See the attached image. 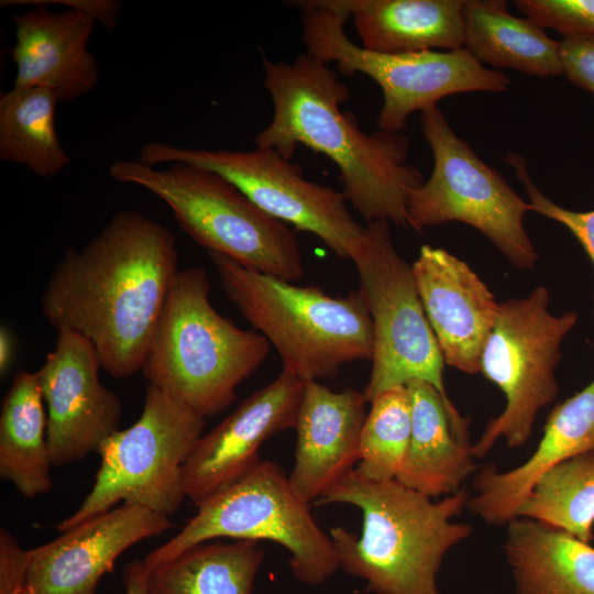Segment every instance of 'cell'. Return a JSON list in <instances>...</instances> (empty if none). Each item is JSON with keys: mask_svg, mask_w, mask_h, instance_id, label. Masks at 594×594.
Here are the masks:
<instances>
[{"mask_svg": "<svg viewBox=\"0 0 594 594\" xmlns=\"http://www.w3.org/2000/svg\"><path fill=\"white\" fill-rule=\"evenodd\" d=\"M14 340L7 327H1L0 330V373L6 374L11 367L14 359Z\"/></svg>", "mask_w": 594, "mask_h": 594, "instance_id": "36", "label": "cell"}, {"mask_svg": "<svg viewBox=\"0 0 594 594\" xmlns=\"http://www.w3.org/2000/svg\"><path fill=\"white\" fill-rule=\"evenodd\" d=\"M139 161L148 166L183 162L210 169L260 209L297 231L318 237L337 256L356 253L365 227L352 217L342 191L305 178L301 167L272 148L206 150L150 142Z\"/></svg>", "mask_w": 594, "mask_h": 594, "instance_id": "13", "label": "cell"}, {"mask_svg": "<svg viewBox=\"0 0 594 594\" xmlns=\"http://www.w3.org/2000/svg\"><path fill=\"white\" fill-rule=\"evenodd\" d=\"M514 4L544 30L594 43V0H515Z\"/></svg>", "mask_w": 594, "mask_h": 594, "instance_id": "30", "label": "cell"}, {"mask_svg": "<svg viewBox=\"0 0 594 594\" xmlns=\"http://www.w3.org/2000/svg\"><path fill=\"white\" fill-rule=\"evenodd\" d=\"M16 3L36 8L13 16L14 86L47 88L59 102H72L91 91L100 78L97 61L88 50L97 20L78 9L51 11L37 1L4 0L1 7Z\"/></svg>", "mask_w": 594, "mask_h": 594, "instance_id": "18", "label": "cell"}, {"mask_svg": "<svg viewBox=\"0 0 594 594\" xmlns=\"http://www.w3.org/2000/svg\"><path fill=\"white\" fill-rule=\"evenodd\" d=\"M109 176L162 199L179 228L208 253L288 282L302 277L295 230L260 209L221 175L183 162L157 169L139 160H117Z\"/></svg>", "mask_w": 594, "mask_h": 594, "instance_id": "6", "label": "cell"}, {"mask_svg": "<svg viewBox=\"0 0 594 594\" xmlns=\"http://www.w3.org/2000/svg\"><path fill=\"white\" fill-rule=\"evenodd\" d=\"M223 292L276 349L283 369L304 382L333 377L346 363L372 360L373 322L362 293L331 297L208 253Z\"/></svg>", "mask_w": 594, "mask_h": 594, "instance_id": "5", "label": "cell"}, {"mask_svg": "<svg viewBox=\"0 0 594 594\" xmlns=\"http://www.w3.org/2000/svg\"><path fill=\"white\" fill-rule=\"evenodd\" d=\"M470 494L461 488L440 501L397 480L371 481L355 469L327 491L319 504L359 508L358 536L343 527L330 530L339 566L363 579L374 594H440L437 574L450 549L470 537L473 527L455 522Z\"/></svg>", "mask_w": 594, "mask_h": 594, "instance_id": "3", "label": "cell"}, {"mask_svg": "<svg viewBox=\"0 0 594 594\" xmlns=\"http://www.w3.org/2000/svg\"><path fill=\"white\" fill-rule=\"evenodd\" d=\"M352 18L361 46L383 54L463 47L465 0H330Z\"/></svg>", "mask_w": 594, "mask_h": 594, "instance_id": "22", "label": "cell"}, {"mask_svg": "<svg viewBox=\"0 0 594 594\" xmlns=\"http://www.w3.org/2000/svg\"><path fill=\"white\" fill-rule=\"evenodd\" d=\"M56 95L47 88L14 86L0 97V158L40 177L61 173L70 160L55 128Z\"/></svg>", "mask_w": 594, "mask_h": 594, "instance_id": "27", "label": "cell"}, {"mask_svg": "<svg viewBox=\"0 0 594 594\" xmlns=\"http://www.w3.org/2000/svg\"><path fill=\"white\" fill-rule=\"evenodd\" d=\"M406 387L411 431L396 480L431 498L452 495L475 470L470 420L430 383L413 380Z\"/></svg>", "mask_w": 594, "mask_h": 594, "instance_id": "21", "label": "cell"}, {"mask_svg": "<svg viewBox=\"0 0 594 594\" xmlns=\"http://www.w3.org/2000/svg\"><path fill=\"white\" fill-rule=\"evenodd\" d=\"M172 526L165 515L123 503L31 549L23 594H96L125 550Z\"/></svg>", "mask_w": 594, "mask_h": 594, "instance_id": "16", "label": "cell"}, {"mask_svg": "<svg viewBox=\"0 0 594 594\" xmlns=\"http://www.w3.org/2000/svg\"><path fill=\"white\" fill-rule=\"evenodd\" d=\"M360 437L355 472L371 481L396 480L410 440L411 403L404 386L389 388L371 403Z\"/></svg>", "mask_w": 594, "mask_h": 594, "instance_id": "29", "label": "cell"}, {"mask_svg": "<svg viewBox=\"0 0 594 594\" xmlns=\"http://www.w3.org/2000/svg\"><path fill=\"white\" fill-rule=\"evenodd\" d=\"M366 404L363 393L352 388L333 392L316 381L305 382L288 480L307 504L318 502L359 463Z\"/></svg>", "mask_w": 594, "mask_h": 594, "instance_id": "19", "label": "cell"}, {"mask_svg": "<svg viewBox=\"0 0 594 594\" xmlns=\"http://www.w3.org/2000/svg\"><path fill=\"white\" fill-rule=\"evenodd\" d=\"M36 372H18L2 399L0 476L26 498L51 491L47 414Z\"/></svg>", "mask_w": 594, "mask_h": 594, "instance_id": "25", "label": "cell"}, {"mask_svg": "<svg viewBox=\"0 0 594 594\" xmlns=\"http://www.w3.org/2000/svg\"><path fill=\"white\" fill-rule=\"evenodd\" d=\"M504 553L518 594H594V548L571 534L517 516Z\"/></svg>", "mask_w": 594, "mask_h": 594, "instance_id": "23", "label": "cell"}, {"mask_svg": "<svg viewBox=\"0 0 594 594\" xmlns=\"http://www.w3.org/2000/svg\"><path fill=\"white\" fill-rule=\"evenodd\" d=\"M178 271L174 234L144 213L121 210L57 262L42 314L57 330L88 339L112 377L129 378L142 371Z\"/></svg>", "mask_w": 594, "mask_h": 594, "instance_id": "1", "label": "cell"}, {"mask_svg": "<svg viewBox=\"0 0 594 594\" xmlns=\"http://www.w3.org/2000/svg\"><path fill=\"white\" fill-rule=\"evenodd\" d=\"M263 558L257 541H208L147 570V583L152 594H252Z\"/></svg>", "mask_w": 594, "mask_h": 594, "instance_id": "26", "label": "cell"}, {"mask_svg": "<svg viewBox=\"0 0 594 594\" xmlns=\"http://www.w3.org/2000/svg\"><path fill=\"white\" fill-rule=\"evenodd\" d=\"M304 388L302 380L283 369L201 436L183 468L186 497L198 506L253 470L261 462V446L295 427Z\"/></svg>", "mask_w": 594, "mask_h": 594, "instance_id": "15", "label": "cell"}, {"mask_svg": "<svg viewBox=\"0 0 594 594\" xmlns=\"http://www.w3.org/2000/svg\"><path fill=\"white\" fill-rule=\"evenodd\" d=\"M420 125L433 168L409 195L408 228L421 233L463 222L485 235L516 268H534L539 254L524 224L529 204L454 133L438 106L421 112Z\"/></svg>", "mask_w": 594, "mask_h": 594, "instance_id": "9", "label": "cell"}, {"mask_svg": "<svg viewBox=\"0 0 594 594\" xmlns=\"http://www.w3.org/2000/svg\"><path fill=\"white\" fill-rule=\"evenodd\" d=\"M209 295L204 267L178 271L141 371L148 385L205 418L235 400L237 387L270 352L263 334L221 316Z\"/></svg>", "mask_w": 594, "mask_h": 594, "instance_id": "4", "label": "cell"}, {"mask_svg": "<svg viewBox=\"0 0 594 594\" xmlns=\"http://www.w3.org/2000/svg\"><path fill=\"white\" fill-rule=\"evenodd\" d=\"M352 262L373 322L372 371L363 391L366 402L413 380L428 382L448 394L442 353L426 317L413 267L394 245L389 222L366 224Z\"/></svg>", "mask_w": 594, "mask_h": 594, "instance_id": "12", "label": "cell"}, {"mask_svg": "<svg viewBox=\"0 0 594 594\" xmlns=\"http://www.w3.org/2000/svg\"><path fill=\"white\" fill-rule=\"evenodd\" d=\"M504 161L513 167L516 177L522 184L529 197L530 211L565 227L580 242L594 267V209L574 211L557 205L534 184L528 173L527 163L521 155L509 152L505 155Z\"/></svg>", "mask_w": 594, "mask_h": 594, "instance_id": "31", "label": "cell"}, {"mask_svg": "<svg viewBox=\"0 0 594 594\" xmlns=\"http://www.w3.org/2000/svg\"><path fill=\"white\" fill-rule=\"evenodd\" d=\"M560 55L562 75L573 85L594 95V43L562 38Z\"/></svg>", "mask_w": 594, "mask_h": 594, "instance_id": "33", "label": "cell"}, {"mask_svg": "<svg viewBox=\"0 0 594 594\" xmlns=\"http://www.w3.org/2000/svg\"><path fill=\"white\" fill-rule=\"evenodd\" d=\"M300 8L301 40L307 54L327 64L334 63L344 76L363 74L383 94L377 114L378 130L400 133L409 117L425 111L452 95L499 94L509 89L505 73L484 66L464 47L454 51H426L408 54L371 52L354 44L345 34L349 15L330 0L293 1Z\"/></svg>", "mask_w": 594, "mask_h": 594, "instance_id": "7", "label": "cell"}, {"mask_svg": "<svg viewBox=\"0 0 594 594\" xmlns=\"http://www.w3.org/2000/svg\"><path fill=\"white\" fill-rule=\"evenodd\" d=\"M463 47L483 65L541 78L562 75L561 41L510 14L505 0L464 1Z\"/></svg>", "mask_w": 594, "mask_h": 594, "instance_id": "24", "label": "cell"}, {"mask_svg": "<svg viewBox=\"0 0 594 594\" xmlns=\"http://www.w3.org/2000/svg\"><path fill=\"white\" fill-rule=\"evenodd\" d=\"M411 267L444 363L480 373L499 306L493 293L468 263L441 248L422 245Z\"/></svg>", "mask_w": 594, "mask_h": 594, "instance_id": "17", "label": "cell"}, {"mask_svg": "<svg viewBox=\"0 0 594 594\" xmlns=\"http://www.w3.org/2000/svg\"><path fill=\"white\" fill-rule=\"evenodd\" d=\"M204 429L205 417L147 384L141 416L102 443L92 488L57 531L103 514L119 502L169 517L186 497L183 468Z\"/></svg>", "mask_w": 594, "mask_h": 594, "instance_id": "10", "label": "cell"}, {"mask_svg": "<svg viewBox=\"0 0 594 594\" xmlns=\"http://www.w3.org/2000/svg\"><path fill=\"white\" fill-rule=\"evenodd\" d=\"M148 571L143 561H132L123 569L124 594H152L147 583Z\"/></svg>", "mask_w": 594, "mask_h": 594, "instance_id": "35", "label": "cell"}, {"mask_svg": "<svg viewBox=\"0 0 594 594\" xmlns=\"http://www.w3.org/2000/svg\"><path fill=\"white\" fill-rule=\"evenodd\" d=\"M31 550L23 549L7 529H0V594H23Z\"/></svg>", "mask_w": 594, "mask_h": 594, "instance_id": "32", "label": "cell"}, {"mask_svg": "<svg viewBox=\"0 0 594 594\" xmlns=\"http://www.w3.org/2000/svg\"><path fill=\"white\" fill-rule=\"evenodd\" d=\"M549 292L534 288L527 296L501 302L481 355L480 372L505 395L504 410L491 419L472 447L485 457L498 439L508 448L530 438L538 413L558 394L556 367L561 344L578 321L575 311H549Z\"/></svg>", "mask_w": 594, "mask_h": 594, "instance_id": "11", "label": "cell"}, {"mask_svg": "<svg viewBox=\"0 0 594 594\" xmlns=\"http://www.w3.org/2000/svg\"><path fill=\"white\" fill-rule=\"evenodd\" d=\"M517 516L593 540L594 451L562 461L534 485Z\"/></svg>", "mask_w": 594, "mask_h": 594, "instance_id": "28", "label": "cell"}, {"mask_svg": "<svg viewBox=\"0 0 594 594\" xmlns=\"http://www.w3.org/2000/svg\"><path fill=\"white\" fill-rule=\"evenodd\" d=\"M54 349L36 371L47 408V443L54 466L98 452L119 430L120 397L99 378V354L84 336L57 330Z\"/></svg>", "mask_w": 594, "mask_h": 594, "instance_id": "14", "label": "cell"}, {"mask_svg": "<svg viewBox=\"0 0 594 594\" xmlns=\"http://www.w3.org/2000/svg\"><path fill=\"white\" fill-rule=\"evenodd\" d=\"M197 507V514L177 535L144 558L147 570L217 538L283 546L290 554L293 575L307 585L322 584L340 568L330 536L320 529L309 504L297 496L288 476L274 462L261 461Z\"/></svg>", "mask_w": 594, "mask_h": 594, "instance_id": "8", "label": "cell"}, {"mask_svg": "<svg viewBox=\"0 0 594 594\" xmlns=\"http://www.w3.org/2000/svg\"><path fill=\"white\" fill-rule=\"evenodd\" d=\"M55 2L89 13L108 31L117 28L121 14V4L114 0H59Z\"/></svg>", "mask_w": 594, "mask_h": 594, "instance_id": "34", "label": "cell"}, {"mask_svg": "<svg viewBox=\"0 0 594 594\" xmlns=\"http://www.w3.org/2000/svg\"><path fill=\"white\" fill-rule=\"evenodd\" d=\"M594 451V380L550 413L534 453L520 465L499 472L488 465L473 480L470 512L491 525H507L538 480L562 461Z\"/></svg>", "mask_w": 594, "mask_h": 594, "instance_id": "20", "label": "cell"}, {"mask_svg": "<svg viewBox=\"0 0 594 594\" xmlns=\"http://www.w3.org/2000/svg\"><path fill=\"white\" fill-rule=\"evenodd\" d=\"M264 87L273 106L270 124L255 138L256 147L272 148L290 160L298 145L336 164L342 193L369 222L407 226L410 193L424 175L407 162L410 143L402 133H366L340 106L349 88L329 64L299 54L290 62L262 57Z\"/></svg>", "mask_w": 594, "mask_h": 594, "instance_id": "2", "label": "cell"}]
</instances>
